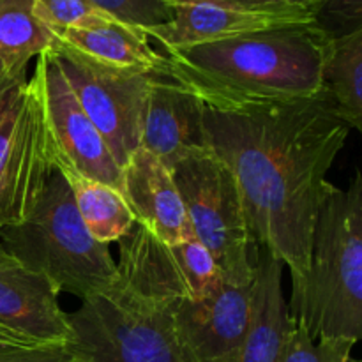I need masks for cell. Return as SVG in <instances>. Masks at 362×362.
I'll use <instances>...</instances> for the list:
<instances>
[{"instance_id": "obj_1", "label": "cell", "mask_w": 362, "mask_h": 362, "mask_svg": "<svg viewBox=\"0 0 362 362\" xmlns=\"http://www.w3.org/2000/svg\"><path fill=\"white\" fill-rule=\"evenodd\" d=\"M204 117L209 147L235 177L255 240L299 281L310 269L327 173L350 127L324 90L293 103L205 106Z\"/></svg>"}, {"instance_id": "obj_2", "label": "cell", "mask_w": 362, "mask_h": 362, "mask_svg": "<svg viewBox=\"0 0 362 362\" xmlns=\"http://www.w3.org/2000/svg\"><path fill=\"white\" fill-rule=\"evenodd\" d=\"M331 37L315 23L251 32L163 52L165 71L218 110L310 99L322 90Z\"/></svg>"}, {"instance_id": "obj_3", "label": "cell", "mask_w": 362, "mask_h": 362, "mask_svg": "<svg viewBox=\"0 0 362 362\" xmlns=\"http://www.w3.org/2000/svg\"><path fill=\"white\" fill-rule=\"evenodd\" d=\"M293 324L311 339L362 338V175L349 187L329 182L318 211L310 269L292 283Z\"/></svg>"}, {"instance_id": "obj_4", "label": "cell", "mask_w": 362, "mask_h": 362, "mask_svg": "<svg viewBox=\"0 0 362 362\" xmlns=\"http://www.w3.org/2000/svg\"><path fill=\"white\" fill-rule=\"evenodd\" d=\"M0 244L18 264L80 300L105 292L117 279L110 246L85 228L69 184L57 170L30 214L0 230Z\"/></svg>"}, {"instance_id": "obj_5", "label": "cell", "mask_w": 362, "mask_h": 362, "mask_svg": "<svg viewBox=\"0 0 362 362\" xmlns=\"http://www.w3.org/2000/svg\"><path fill=\"white\" fill-rule=\"evenodd\" d=\"M173 306L115 281L66 315L64 346L76 362H186L173 332Z\"/></svg>"}, {"instance_id": "obj_6", "label": "cell", "mask_w": 362, "mask_h": 362, "mask_svg": "<svg viewBox=\"0 0 362 362\" xmlns=\"http://www.w3.org/2000/svg\"><path fill=\"white\" fill-rule=\"evenodd\" d=\"M172 175L194 239L209 251L223 279L251 285L260 246L228 166L209 147L177 163Z\"/></svg>"}, {"instance_id": "obj_7", "label": "cell", "mask_w": 362, "mask_h": 362, "mask_svg": "<svg viewBox=\"0 0 362 362\" xmlns=\"http://www.w3.org/2000/svg\"><path fill=\"white\" fill-rule=\"evenodd\" d=\"M48 52L117 165L124 168L141 145L151 73L105 66L57 39Z\"/></svg>"}, {"instance_id": "obj_8", "label": "cell", "mask_w": 362, "mask_h": 362, "mask_svg": "<svg viewBox=\"0 0 362 362\" xmlns=\"http://www.w3.org/2000/svg\"><path fill=\"white\" fill-rule=\"evenodd\" d=\"M53 172L42 106L27 80L0 119V230L30 214Z\"/></svg>"}, {"instance_id": "obj_9", "label": "cell", "mask_w": 362, "mask_h": 362, "mask_svg": "<svg viewBox=\"0 0 362 362\" xmlns=\"http://www.w3.org/2000/svg\"><path fill=\"white\" fill-rule=\"evenodd\" d=\"M221 279L209 251L194 237L166 244L134 225L120 240L115 281L140 296L161 303L198 300Z\"/></svg>"}, {"instance_id": "obj_10", "label": "cell", "mask_w": 362, "mask_h": 362, "mask_svg": "<svg viewBox=\"0 0 362 362\" xmlns=\"http://www.w3.org/2000/svg\"><path fill=\"white\" fill-rule=\"evenodd\" d=\"M30 81L37 90L46 129L52 141L53 165H66L80 175L122 189V168L105 140L81 110L49 52L37 57Z\"/></svg>"}, {"instance_id": "obj_11", "label": "cell", "mask_w": 362, "mask_h": 362, "mask_svg": "<svg viewBox=\"0 0 362 362\" xmlns=\"http://www.w3.org/2000/svg\"><path fill=\"white\" fill-rule=\"evenodd\" d=\"M251 306L253 283L239 286L225 279L204 299L177 300L173 332L186 362H237Z\"/></svg>"}, {"instance_id": "obj_12", "label": "cell", "mask_w": 362, "mask_h": 362, "mask_svg": "<svg viewBox=\"0 0 362 362\" xmlns=\"http://www.w3.org/2000/svg\"><path fill=\"white\" fill-rule=\"evenodd\" d=\"M204 113V103L173 80L163 64L152 71L148 80L140 147L147 148L172 172L187 156L209 148Z\"/></svg>"}, {"instance_id": "obj_13", "label": "cell", "mask_w": 362, "mask_h": 362, "mask_svg": "<svg viewBox=\"0 0 362 362\" xmlns=\"http://www.w3.org/2000/svg\"><path fill=\"white\" fill-rule=\"evenodd\" d=\"M168 7L170 21L145 30L165 52L269 28L313 23V16L300 11H247L214 2H175Z\"/></svg>"}, {"instance_id": "obj_14", "label": "cell", "mask_w": 362, "mask_h": 362, "mask_svg": "<svg viewBox=\"0 0 362 362\" xmlns=\"http://www.w3.org/2000/svg\"><path fill=\"white\" fill-rule=\"evenodd\" d=\"M59 293L46 276L7 257L0 262V327L32 345H64L69 325Z\"/></svg>"}, {"instance_id": "obj_15", "label": "cell", "mask_w": 362, "mask_h": 362, "mask_svg": "<svg viewBox=\"0 0 362 362\" xmlns=\"http://www.w3.org/2000/svg\"><path fill=\"white\" fill-rule=\"evenodd\" d=\"M120 194L136 225L156 239L175 244L194 237L172 172L147 148H136L124 165Z\"/></svg>"}, {"instance_id": "obj_16", "label": "cell", "mask_w": 362, "mask_h": 362, "mask_svg": "<svg viewBox=\"0 0 362 362\" xmlns=\"http://www.w3.org/2000/svg\"><path fill=\"white\" fill-rule=\"evenodd\" d=\"M283 264L260 247L250 325L237 362H281L293 320L283 296Z\"/></svg>"}, {"instance_id": "obj_17", "label": "cell", "mask_w": 362, "mask_h": 362, "mask_svg": "<svg viewBox=\"0 0 362 362\" xmlns=\"http://www.w3.org/2000/svg\"><path fill=\"white\" fill-rule=\"evenodd\" d=\"M53 37L95 62L119 69L152 71L165 64V55L151 46L145 30L101 13L90 20L66 28Z\"/></svg>"}, {"instance_id": "obj_18", "label": "cell", "mask_w": 362, "mask_h": 362, "mask_svg": "<svg viewBox=\"0 0 362 362\" xmlns=\"http://www.w3.org/2000/svg\"><path fill=\"white\" fill-rule=\"evenodd\" d=\"M55 170L69 184L80 219L98 243L106 246L120 243L133 230L136 221L119 191L87 179L66 165L55 163Z\"/></svg>"}, {"instance_id": "obj_19", "label": "cell", "mask_w": 362, "mask_h": 362, "mask_svg": "<svg viewBox=\"0 0 362 362\" xmlns=\"http://www.w3.org/2000/svg\"><path fill=\"white\" fill-rule=\"evenodd\" d=\"M322 90L350 129L362 131V30L329 41Z\"/></svg>"}, {"instance_id": "obj_20", "label": "cell", "mask_w": 362, "mask_h": 362, "mask_svg": "<svg viewBox=\"0 0 362 362\" xmlns=\"http://www.w3.org/2000/svg\"><path fill=\"white\" fill-rule=\"evenodd\" d=\"M53 41L34 14V0H0V62L7 76L27 78L28 62L48 52Z\"/></svg>"}, {"instance_id": "obj_21", "label": "cell", "mask_w": 362, "mask_h": 362, "mask_svg": "<svg viewBox=\"0 0 362 362\" xmlns=\"http://www.w3.org/2000/svg\"><path fill=\"white\" fill-rule=\"evenodd\" d=\"M356 343L349 339L315 341L296 325L286 341L281 362H361L352 356Z\"/></svg>"}, {"instance_id": "obj_22", "label": "cell", "mask_w": 362, "mask_h": 362, "mask_svg": "<svg viewBox=\"0 0 362 362\" xmlns=\"http://www.w3.org/2000/svg\"><path fill=\"white\" fill-rule=\"evenodd\" d=\"M98 9L133 27L147 30L170 21L172 11L163 0H90Z\"/></svg>"}, {"instance_id": "obj_23", "label": "cell", "mask_w": 362, "mask_h": 362, "mask_svg": "<svg viewBox=\"0 0 362 362\" xmlns=\"http://www.w3.org/2000/svg\"><path fill=\"white\" fill-rule=\"evenodd\" d=\"M313 23L331 39L362 30V0H318Z\"/></svg>"}, {"instance_id": "obj_24", "label": "cell", "mask_w": 362, "mask_h": 362, "mask_svg": "<svg viewBox=\"0 0 362 362\" xmlns=\"http://www.w3.org/2000/svg\"><path fill=\"white\" fill-rule=\"evenodd\" d=\"M101 13L90 0H34V14L53 35Z\"/></svg>"}, {"instance_id": "obj_25", "label": "cell", "mask_w": 362, "mask_h": 362, "mask_svg": "<svg viewBox=\"0 0 362 362\" xmlns=\"http://www.w3.org/2000/svg\"><path fill=\"white\" fill-rule=\"evenodd\" d=\"M0 362H76L64 345H0Z\"/></svg>"}, {"instance_id": "obj_26", "label": "cell", "mask_w": 362, "mask_h": 362, "mask_svg": "<svg viewBox=\"0 0 362 362\" xmlns=\"http://www.w3.org/2000/svg\"><path fill=\"white\" fill-rule=\"evenodd\" d=\"M166 6L175 2H214L247 11H300L313 16L318 0H163Z\"/></svg>"}, {"instance_id": "obj_27", "label": "cell", "mask_w": 362, "mask_h": 362, "mask_svg": "<svg viewBox=\"0 0 362 362\" xmlns=\"http://www.w3.org/2000/svg\"><path fill=\"white\" fill-rule=\"evenodd\" d=\"M25 83H27V78H13L7 76V74L0 78V119H2L4 112L7 110L9 103L13 101L14 94H16Z\"/></svg>"}, {"instance_id": "obj_28", "label": "cell", "mask_w": 362, "mask_h": 362, "mask_svg": "<svg viewBox=\"0 0 362 362\" xmlns=\"http://www.w3.org/2000/svg\"><path fill=\"white\" fill-rule=\"evenodd\" d=\"M0 345H32V343L23 341V339H20L18 336H14L13 332L0 327Z\"/></svg>"}, {"instance_id": "obj_29", "label": "cell", "mask_w": 362, "mask_h": 362, "mask_svg": "<svg viewBox=\"0 0 362 362\" xmlns=\"http://www.w3.org/2000/svg\"><path fill=\"white\" fill-rule=\"evenodd\" d=\"M7 257H9V255L6 253V250H4V246H2V244H0V262H2V260H6Z\"/></svg>"}, {"instance_id": "obj_30", "label": "cell", "mask_w": 362, "mask_h": 362, "mask_svg": "<svg viewBox=\"0 0 362 362\" xmlns=\"http://www.w3.org/2000/svg\"><path fill=\"white\" fill-rule=\"evenodd\" d=\"M2 76H6V71H4L2 62H0V78H2Z\"/></svg>"}]
</instances>
